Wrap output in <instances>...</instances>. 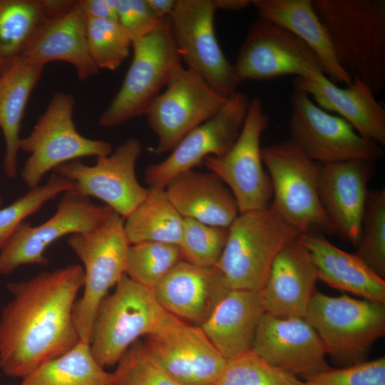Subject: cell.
Listing matches in <instances>:
<instances>
[{
    "label": "cell",
    "mask_w": 385,
    "mask_h": 385,
    "mask_svg": "<svg viewBox=\"0 0 385 385\" xmlns=\"http://www.w3.org/2000/svg\"><path fill=\"white\" fill-rule=\"evenodd\" d=\"M84 271L70 265L7 284L12 294L0 316V370L27 376L80 341L73 320Z\"/></svg>",
    "instance_id": "obj_1"
},
{
    "label": "cell",
    "mask_w": 385,
    "mask_h": 385,
    "mask_svg": "<svg viewBox=\"0 0 385 385\" xmlns=\"http://www.w3.org/2000/svg\"><path fill=\"white\" fill-rule=\"evenodd\" d=\"M342 66L375 94L385 88V1L312 0Z\"/></svg>",
    "instance_id": "obj_2"
},
{
    "label": "cell",
    "mask_w": 385,
    "mask_h": 385,
    "mask_svg": "<svg viewBox=\"0 0 385 385\" xmlns=\"http://www.w3.org/2000/svg\"><path fill=\"white\" fill-rule=\"evenodd\" d=\"M300 234L270 205L239 213L228 228L225 246L214 266L225 287L259 292L277 253Z\"/></svg>",
    "instance_id": "obj_3"
},
{
    "label": "cell",
    "mask_w": 385,
    "mask_h": 385,
    "mask_svg": "<svg viewBox=\"0 0 385 385\" xmlns=\"http://www.w3.org/2000/svg\"><path fill=\"white\" fill-rule=\"evenodd\" d=\"M171 315L152 289L124 274L96 311L90 342L94 359L103 368L117 364L130 346L157 332Z\"/></svg>",
    "instance_id": "obj_4"
},
{
    "label": "cell",
    "mask_w": 385,
    "mask_h": 385,
    "mask_svg": "<svg viewBox=\"0 0 385 385\" xmlns=\"http://www.w3.org/2000/svg\"><path fill=\"white\" fill-rule=\"evenodd\" d=\"M305 318L327 355L344 366L366 361L374 342L385 334V304L346 294L332 297L316 289Z\"/></svg>",
    "instance_id": "obj_5"
},
{
    "label": "cell",
    "mask_w": 385,
    "mask_h": 385,
    "mask_svg": "<svg viewBox=\"0 0 385 385\" xmlns=\"http://www.w3.org/2000/svg\"><path fill=\"white\" fill-rule=\"evenodd\" d=\"M67 244L84 266L83 294L75 302L73 320L80 341L90 344L98 305L125 274L130 243L124 218L113 211L96 229L70 235Z\"/></svg>",
    "instance_id": "obj_6"
},
{
    "label": "cell",
    "mask_w": 385,
    "mask_h": 385,
    "mask_svg": "<svg viewBox=\"0 0 385 385\" xmlns=\"http://www.w3.org/2000/svg\"><path fill=\"white\" fill-rule=\"evenodd\" d=\"M262 158L272 188L270 205L277 214L301 233L313 229L334 232L319 197L321 164L290 138L263 147Z\"/></svg>",
    "instance_id": "obj_7"
},
{
    "label": "cell",
    "mask_w": 385,
    "mask_h": 385,
    "mask_svg": "<svg viewBox=\"0 0 385 385\" xmlns=\"http://www.w3.org/2000/svg\"><path fill=\"white\" fill-rule=\"evenodd\" d=\"M133 56L123 83L98 118L106 128L122 125L145 113L182 63L173 40L170 17L132 42Z\"/></svg>",
    "instance_id": "obj_8"
},
{
    "label": "cell",
    "mask_w": 385,
    "mask_h": 385,
    "mask_svg": "<svg viewBox=\"0 0 385 385\" xmlns=\"http://www.w3.org/2000/svg\"><path fill=\"white\" fill-rule=\"evenodd\" d=\"M74 104L73 95L54 93L31 132L21 138L19 149L30 154L21 173L29 189L38 187L48 172L65 163L113 151L110 143L78 132L73 119Z\"/></svg>",
    "instance_id": "obj_9"
},
{
    "label": "cell",
    "mask_w": 385,
    "mask_h": 385,
    "mask_svg": "<svg viewBox=\"0 0 385 385\" xmlns=\"http://www.w3.org/2000/svg\"><path fill=\"white\" fill-rule=\"evenodd\" d=\"M270 121L262 99L253 98L250 100L240 133L230 149L222 155H210L202 161L230 190L239 213L267 207L272 198L261 147V138Z\"/></svg>",
    "instance_id": "obj_10"
},
{
    "label": "cell",
    "mask_w": 385,
    "mask_h": 385,
    "mask_svg": "<svg viewBox=\"0 0 385 385\" xmlns=\"http://www.w3.org/2000/svg\"><path fill=\"white\" fill-rule=\"evenodd\" d=\"M227 101L200 76L178 64L164 91L145 113L157 137L153 153L171 152L188 133L215 115Z\"/></svg>",
    "instance_id": "obj_11"
},
{
    "label": "cell",
    "mask_w": 385,
    "mask_h": 385,
    "mask_svg": "<svg viewBox=\"0 0 385 385\" xmlns=\"http://www.w3.org/2000/svg\"><path fill=\"white\" fill-rule=\"evenodd\" d=\"M288 120L290 139L320 164L351 160L374 162L382 147L361 136L345 120L319 107L306 93L294 90Z\"/></svg>",
    "instance_id": "obj_12"
},
{
    "label": "cell",
    "mask_w": 385,
    "mask_h": 385,
    "mask_svg": "<svg viewBox=\"0 0 385 385\" xmlns=\"http://www.w3.org/2000/svg\"><path fill=\"white\" fill-rule=\"evenodd\" d=\"M215 11L213 0H177L170 20L181 61L228 98L237 92L240 82L216 37Z\"/></svg>",
    "instance_id": "obj_13"
},
{
    "label": "cell",
    "mask_w": 385,
    "mask_h": 385,
    "mask_svg": "<svg viewBox=\"0 0 385 385\" xmlns=\"http://www.w3.org/2000/svg\"><path fill=\"white\" fill-rule=\"evenodd\" d=\"M113 211L73 190L65 192L51 217L36 226L24 221L16 228L0 250V274L24 265H47L45 252L50 245L66 235L96 229Z\"/></svg>",
    "instance_id": "obj_14"
},
{
    "label": "cell",
    "mask_w": 385,
    "mask_h": 385,
    "mask_svg": "<svg viewBox=\"0 0 385 385\" xmlns=\"http://www.w3.org/2000/svg\"><path fill=\"white\" fill-rule=\"evenodd\" d=\"M233 66L240 83L287 75L307 79L314 73H324L320 60L304 42L287 29L260 16L250 26Z\"/></svg>",
    "instance_id": "obj_15"
},
{
    "label": "cell",
    "mask_w": 385,
    "mask_h": 385,
    "mask_svg": "<svg viewBox=\"0 0 385 385\" xmlns=\"http://www.w3.org/2000/svg\"><path fill=\"white\" fill-rule=\"evenodd\" d=\"M142 145L130 138L111 153L96 157L94 165L80 159L65 163L53 171L73 183V190L103 201L125 218L145 198L148 188L138 182L135 173Z\"/></svg>",
    "instance_id": "obj_16"
},
{
    "label": "cell",
    "mask_w": 385,
    "mask_h": 385,
    "mask_svg": "<svg viewBox=\"0 0 385 385\" xmlns=\"http://www.w3.org/2000/svg\"><path fill=\"white\" fill-rule=\"evenodd\" d=\"M143 344L159 366L183 385H210L227 361L200 326L173 314L157 332L145 337Z\"/></svg>",
    "instance_id": "obj_17"
},
{
    "label": "cell",
    "mask_w": 385,
    "mask_h": 385,
    "mask_svg": "<svg viewBox=\"0 0 385 385\" xmlns=\"http://www.w3.org/2000/svg\"><path fill=\"white\" fill-rule=\"evenodd\" d=\"M249 102L246 93L237 91L215 115L188 133L168 158L148 165L145 180L149 188L165 189L173 178L192 170L205 158L226 153L240 133Z\"/></svg>",
    "instance_id": "obj_18"
},
{
    "label": "cell",
    "mask_w": 385,
    "mask_h": 385,
    "mask_svg": "<svg viewBox=\"0 0 385 385\" xmlns=\"http://www.w3.org/2000/svg\"><path fill=\"white\" fill-rule=\"evenodd\" d=\"M251 351L270 364L304 377L330 368L317 333L305 317H277L265 312Z\"/></svg>",
    "instance_id": "obj_19"
},
{
    "label": "cell",
    "mask_w": 385,
    "mask_h": 385,
    "mask_svg": "<svg viewBox=\"0 0 385 385\" xmlns=\"http://www.w3.org/2000/svg\"><path fill=\"white\" fill-rule=\"evenodd\" d=\"M374 162L351 160L321 164L318 192L334 232L356 247Z\"/></svg>",
    "instance_id": "obj_20"
},
{
    "label": "cell",
    "mask_w": 385,
    "mask_h": 385,
    "mask_svg": "<svg viewBox=\"0 0 385 385\" xmlns=\"http://www.w3.org/2000/svg\"><path fill=\"white\" fill-rule=\"evenodd\" d=\"M294 90L308 94L321 108L334 113L349 123L363 138L385 145V108L364 81L353 77L351 83L340 87L324 73L309 78H295Z\"/></svg>",
    "instance_id": "obj_21"
},
{
    "label": "cell",
    "mask_w": 385,
    "mask_h": 385,
    "mask_svg": "<svg viewBox=\"0 0 385 385\" xmlns=\"http://www.w3.org/2000/svg\"><path fill=\"white\" fill-rule=\"evenodd\" d=\"M86 22L78 1L68 11L46 17L19 59L43 66L51 61L67 62L74 67L81 81L96 76L100 70L89 53Z\"/></svg>",
    "instance_id": "obj_22"
},
{
    "label": "cell",
    "mask_w": 385,
    "mask_h": 385,
    "mask_svg": "<svg viewBox=\"0 0 385 385\" xmlns=\"http://www.w3.org/2000/svg\"><path fill=\"white\" fill-rule=\"evenodd\" d=\"M317 280L297 238L289 241L276 255L258 292L265 312L277 317H305Z\"/></svg>",
    "instance_id": "obj_23"
},
{
    "label": "cell",
    "mask_w": 385,
    "mask_h": 385,
    "mask_svg": "<svg viewBox=\"0 0 385 385\" xmlns=\"http://www.w3.org/2000/svg\"><path fill=\"white\" fill-rule=\"evenodd\" d=\"M153 290L166 312L198 326L228 291L215 267L200 266L183 260Z\"/></svg>",
    "instance_id": "obj_24"
},
{
    "label": "cell",
    "mask_w": 385,
    "mask_h": 385,
    "mask_svg": "<svg viewBox=\"0 0 385 385\" xmlns=\"http://www.w3.org/2000/svg\"><path fill=\"white\" fill-rule=\"evenodd\" d=\"M297 240L314 267L318 280L331 287L385 304V280L356 254L337 247L321 235L300 234Z\"/></svg>",
    "instance_id": "obj_25"
},
{
    "label": "cell",
    "mask_w": 385,
    "mask_h": 385,
    "mask_svg": "<svg viewBox=\"0 0 385 385\" xmlns=\"http://www.w3.org/2000/svg\"><path fill=\"white\" fill-rule=\"evenodd\" d=\"M265 309L258 292L227 291L200 325L210 342L227 360L251 351Z\"/></svg>",
    "instance_id": "obj_26"
},
{
    "label": "cell",
    "mask_w": 385,
    "mask_h": 385,
    "mask_svg": "<svg viewBox=\"0 0 385 385\" xmlns=\"http://www.w3.org/2000/svg\"><path fill=\"white\" fill-rule=\"evenodd\" d=\"M165 190L183 217L228 228L239 215L233 194L211 172L185 171L173 178Z\"/></svg>",
    "instance_id": "obj_27"
},
{
    "label": "cell",
    "mask_w": 385,
    "mask_h": 385,
    "mask_svg": "<svg viewBox=\"0 0 385 385\" xmlns=\"http://www.w3.org/2000/svg\"><path fill=\"white\" fill-rule=\"evenodd\" d=\"M258 16L287 29L319 58L325 75L334 83L349 86L351 76L340 64L325 25L312 0H254Z\"/></svg>",
    "instance_id": "obj_28"
},
{
    "label": "cell",
    "mask_w": 385,
    "mask_h": 385,
    "mask_svg": "<svg viewBox=\"0 0 385 385\" xmlns=\"http://www.w3.org/2000/svg\"><path fill=\"white\" fill-rule=\"evenodd\" d=\"M43 67L19 59L0 73V128L6 144L3 168L9 178H14L17 174L21 120L29 98Z\"/></svg>",
    "instance_id": "obj_29"
},
{
    "label": "cell",
    "mask_w": 385,
    "mask_h": 385,
    "mask_svg": "<svg viewBox=\"0 0 385 385\" xmlns=\"http://www.w3.org/2000/svg\"><path fill=\"white\" fill-rule=\"evenodd\" d=\"M183 220L165 189L148 188L145 198L124 218V229L130 245L157 242L179 246Z\"/></svg>",
    "instance_id": "obj_30"
},
{
    "label": "cell",
    "mask_w": 385,
    "mask_h": 385,
    "mask_svg": "<svg viewBox=\"0 0 385 385\" xmlns=\"http://www.w3.org/2000/svg\"><path fill=\"white\" fill-rule=\"evenodd\" d=\"M20 385H115V379L96 361L90 344L79 341L22 379Z\"/></svg>",
    "instance_id": "obj_31"
},
{
    "label": "cell",
    "mask_w": 385,
    "mask_h": 385,
    "mask_svg": "<svg viewBox=\"0 0 385 385\" xmlns=\"http://www.w3.org/2000/svg\"><path fill=\"white\" fill-rule=\"evenodd\" d=\"M46 17L42 0H0V73L20 58Z\"/></svg>",
    "instance_id": "obj_32"
},
{
    "label": "cell",
    "mask_w": 385,
    "mask_h": 385,
    "mask_svg": "<svg viewBox=\"0 0 385 385\" xmlns=\"http://www.w3.org/2000/svg\"><path fill=\"white\" fill-rule=\"evenodd\" d=\"M183 256L178 245L144 242L130 245L125 274L132 280L153 289Z\"/></svg>",
    "instance_id": "obj_33"
},
{
    "label": "cell",
    "mask_w": 385,
    "mask_h": 385,
    "mask_svg": "<svg viewBox=\"0 0 385 385\" xmlns=\"http://www.w3.org/2000/svg\"><path fill=\"white\" fill-rule=\"evenodd\" d=\"M355 253L385 278V190H368Z\"/></svg>",
    "instance_id": "obj_34"
},
{
    "label": "cell",
    "mask_w": 385,
    "mask_h": 385,
    "mask_svg": "<svg viewBox=\"0 0 385 385\" xmlns=\"http://www.w3.org/2000/svg\"><path fill=\"white\" fill-rule=\"evenodd\" d=\"M90 55L100 69L115 71L129 55L132 41L118 21L86 19Z\"/></svg>",
    "instance_id": "obj_35"
},
{
    "label": "cell",
    "mask_w": 385,
    "mask_h": 385,
    "mask_svg": "<svg viewBox=\"0 0 385 385\" xmlns=\"http://www.w3.org/2000/svg\"><path fill=\"white\" fill-rule=\"evenodd\" d=\"M210 385H304L295 375L277 368L251 351L229 359Z\"/></svg>",
    "instance_id": "obj_36"
},
{
    "label": "cell",
    "mask_w": 385,
    "mask_h": 385,
    "mask_svg": "<svg viewBox=\"0 0 385 385\" xmlns=\"http://www.w3.org/2000/svg\"><path fill=\"white\" fill-rule=\"evenodd\" d=\"M73 189L72 181L53 174L43 185L29 189L9 205L0 209V250L26 218L58 194Z\"/></svg>",
    "instance_id": "obj_37"
},
{
    "label": "cell",
    "mask_w": 385,
    "mask_h": 385,
    "mask_svg": "<svg viewBox=\"0 0 385 385\" xmlns=\"http://www.w3.org/2000/svg\"><path fill=\"white\" fill-rule=\"evenodd\" d=\"M183 218L179 247L183 260L200 266L214 267L225 246L229 227L212 226L194 219Z\"/></svg>",
    "instance_id": "obj_38"
},
{
    "label": "cell",
    "mask_w": 385,
    "mask_h": 385,
    "mask_svg": "<svg viewBox=\"0 0 385 385\" xmlns=\"http://www.w3.org/2000/svg\"><path fill=\"white\" fill-rule=\"evenodd\" d=\"M113 373L115 385H183L159 366L140 339L124 352Z\"/></svg>",
    "instance_id": "obj_39"
},
{
    "label": "cell",
    "mask_w": 385,
    "mask_h": 385,
    "mask_svg": "<svg viewBox=\"0 0 385 385\" xmlns=\"http://www.w3.org/2000/svg\"><path fill=\"white\" fill-rule=\"evenodd\" d=\"M304 378V385H385V358L329 368Z\"/></svg>",
    "instance_id": "obj_40"
},
{
    "label": "cell",
    "mask_w": 385,
    "mask_h": 385,
    "mask_svg": "<svg viewBox=\"0 0 385 385\" xmlns=\"http://www.w3.org/2000/svg\"><path fill=\"white\" fill-rule=\"evenodd\" d=\"M117 16L132 42L153 31L161 21L146 0H117Z\"/></svg>",
    "instance_id": "obj_41"
},
{
    "label": "cell",
    "mask_w": 385,
    "mask_h": 385,
    "mask_svg": "<svg viewBox=\"0 0 385 385\" xmlns=\"http://www.w3.org/2000/svg\"><path fill=\"white\" fill-rule=\"evenodd\" d=\"M86 19L117 21V0H79Z\"/></svg>",
    "instance_id": "obj_42"
},
{
    "label": "cell",
    "mask_w": 385,
    "mask_h": 385,
    "mask_svg": "<svg viewBox=\"0 0 385 385\" xmlns=\"http://www.w3.org/2000/svg\"><path fill=\"white\" fill-rule=\"evenodd\" d=\"M154 15L160 20L170 17L177 0H146Z\"/></svg>",
    "instance_id": "obj_43"
},
{
    "label": "cell",
    "mask_w": 385,
    "mask_h": 385,
    "mask_svg": "<svg viewBox=\"0 0 385 385\" xmlns=\"http://www.w3.org/2000/svg\"><path fill=\"white\" fill-rule=\"evenodd\" d=\"M216 10L238 11L252 4L251 0H213Z\"/></svg>",
    "instance_id": "obj_44"
},
{
    "label": "cell",
    "mask_w": 385,
    "mask_h": 385,
    "mask_svg": "<svg viewBox=\"0 0 385 385\" xmlns=\"http://www.w3.org/2000/svg\"><path fill=\"white\" fill-rule=\"evenodd\" d=\"M2 202H3V199H2V196H1V195L0 193V206L1 205Z\"/></svg>",
    "instance_id": "obj_45"
}]
</instances>
